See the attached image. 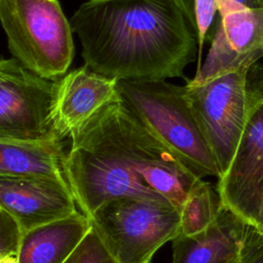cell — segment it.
I'll use <instances>...</instances> for the list:
<instances>
[{
	"label": "cell",
	"mask_w": 263,
	"mask_h": 263,
	"mask_svg": "<svg viewBox=\"0 0 263 263\" xmlns=\"http://www.w3.org/2000/svg\"><path fill=\"white\" fill-rule=\"evenodd\" d=\"M70 24L84 65L117 80L183 77L198 54L196 36L179 0H89Z\"/></svg>",
	"instance_id": "6da1fadb"
},
{
	"label": "cell",
	"mask_w": 263,
	"mask_h": 263,
	"mask_svg": "<svg viewBox=\"0 0 263 263\" xmlns=\"http://www.w3.org/2000/svg\"><path fill=\"white\" fill-rule=\"evenodd\" d=\"M91 149L159 193L178 210L201 178L191 172L118 98L68 138Z\"/></svg>",
	"instance_id": "7a4b0ae2"
},
{
	"label": "cell",
	"mask_w": 263,
	"mask_h": 263,
	"mask_svg": "<svg viewBox=\"0 0 263 263\" xmlns=\"http://www.w3.org/2000/svg\"><path fill=\"white\" fill-rule=\"evenodd\" d=\"M117 92L120 101L198 178H220L185 85L166 80H118Z\"/></svg>",
	"instance_id": "3957f363"
},
{
	"label": "cell",
	"mask_w": 263,
	"mask_h": 263,
	"mask_svg": "<svg viewBox=\"0 0 263 263\" xmlns=\"http://www.w3.org/2000/svg\"><path fill=\"white\" fill-rule=\"evenodd\" d=\"M9 51L50 80L64 76L74 57L73 30L58 0H0Z\"/></svg>",
	"instance_id": "277c9868"
},
{
	"label": "cell",
	"mask_w": 263,
	"mask_h": 263,
	"mask_svg": "<svg viewBox=\"0 0 263 263\" xmlns=\"http://www.w3.org/2000/svg\"><path fill=\"white\" fill-rule=\"evenodd\" d=\"M88 218L118 263H151L158 249L180 234V213L170 202L122 197Z\"/></svg>",
	"instance_id": "5b68a950"
},
{
	"label": "cell",
	"mask_w": 263,
	"mask_h": 263,
	"mask_svg": "<svg viewBox=\"0 0 263 263\" xmlns=\"http://www.w3.org/2000/svg\"><path fill=\"white\" fill-rule=\"evenodd\" d=\"M248 70L242 68L200 83L187 80L185 84L189 103L217 162L220 178L234 158L246 124Z\"/></svg>",
	"instance_id": "8992f818"
},
{
	"label": "cell",
	"mask_w": 263,
	"mask_h": 263,
	"mask_svg": "<svg viewBox=\"0 0 263 263\" xmlns=\"http://www.w3.org/2000/svg\"><path fill=\"white\" fill-rule=\"evenodd\" d=\"M57 80L32 72L14 58H0V139L64 140L53 113Z\"/></svg>",
	"instance_id": "52a82bcc"
},
{
	"label": "cell",
	"mask_w": 263,
	"mask_h": 263,
	"mask_svg": "<svg viewBox=\"0 0 263 263\" xmlns=\"http://www.w3.org/2000/svg\"><path fill=\"white\" fill-rule=\"evenodd\" d=\"M248 103L243 132L227 172L218 179L221 202L250 223L263 192V60L246 77Z\"/></svg>",
	"instance_id": "ba28073f"
},
{
	"label": "cell",
	"mask_w": 263,
	"mask_h": 263,
	"mask_svg": "<svg viewBox=\"0 0 263 263\" xmlns=\"http://www.w3.org/2000/svg\"><path fill=\"white\" fill-rule=\"evenodd\" d=\"M217 1L218 23L203 64L188 79L193 83L250 68L263 60V7H249L235 0Z\"/></svg>",
	"instance_id": "9c48e42d"
},
{
	"label": "cell",
	"mask_w": 263,
	"mask_h": 263,
	"mask_svg": "<svg viewBox=\"0 0 263 263\" xmlns=\"http://www.w3.org/2000/svg\"><path fill=\"white\" fill-rule=\"evenodd\" d=\"M0 209L23 232L78 211L66 181L32 176L0 175Z\"/></svg>",
	"instance_id": "30bf717a"
},
{
	"label": "cell",
	"mask_w": 263,
	"mask_h": 263,
	"mask_svg": "<svg viewBox=\"0 0 263 263\" xmlns=\"http://www.w3.org/2000/svg\"><path fill=\"white\" fill-rule=\"evenodd\" d=\"M255 232L248 220L222 203L206 229L172 240V263H240Z\"/></svg>",
	"instance_id": "8fae6325"
},
{
	"label": "cell",
	"mask_w": 263,
	"mask_h": 263,
	"mask_svg": "<svg viewBox=\"0 0 263 263\" xmlns=\"http://www.w3.org/2000/svg\"><path fill=\"white\" fill-rule=\"evenodd\" d=\"M117 81L93 72L85 65L57 80L53 113L62 139H68L101 108L119 98Z\"/></svg>",
	"instance_id": "7c38bea8"
},
{
	"label": "cell",
	"mask_w": 263,
	"mask_h": 263,
	"mask_svg": "<svg viewBox=\"0 0 263 263\" xmlns=\"http://www.w3.org/2000/svg\"><path fill=\"white\" fill-rule=\"evenodd\" d=\"M91 228L81 211L23 232L18 263H64Z\"/></svg>",
	"instance_id": "4fadbf2b"
},
{
	"label": "cell",
	"mask_w": 263,
	"mask_h": 263,
	"mask_svg": "<svg viewBox=\"0 0 263 263\" xmlns=\"http://www.w3.org/2000/svg\"><path fill=\"white\" fill-rule=\"evenodd\" d=\"M64 140L0 139V175L45 177L66 181ZM67 182V181H66Z\"/></svg>",
	"instance_id": "5bb4252c"
},
{
	"label": "cell",
	"mask_w": 263,
	"mask_h": 263,
	"mask_svg": "<svg viewBox=\"0 0 263 263\" xmlns=\"http://www.w3.org/2000/svg\"><path fill=\"white\" fill-rule=\"evenodd\" d=\"M222 202L218 191L199 179L189 190L179 210L180 234L194 235L206 229L216 219Z\"/></svg>",
	"instance_id": "9a60e30c"
},
{
	"label": "cell",
	"mask_w": 263,
	"mask_h": 263,
	"mask_svg": "<svg viewBox=\"0 0 263 263\" xmlns=\"http://www.w3.org/2000/svg\"><path fill=\"white\" fill-rule=\"evenodd\" d=\"M194 31L198 45V67L204 43L209 39L210 30L218 13L217 0H179Z\"/></svg>",
	"instance_id": "2e32d148"
},
{
	"label": "cell",
	"mask_w": 263,
	"mask_h": 263,
	"mask_svg": "<svg viewBox=\"0 0 263 263\" xmlns=\"http://www.w3.org/2000/svg\"><path fill=\"white\" fill-rule=\"evenodd\" d=\"M64 263H118L93 229L90 230Z\"/></svg>",
	"instance_id": "e0dca14e"
},
{
	"label": "cell",
	"mask_w": 263,
	"mask_h": 263,
	"mask_svg": "<svg viewBox=\"0 0 263 263\" xmlns=\"http://www.w3.org/2000/svg\"><path fill=\"white\" fill-rule=\"evenodd\" d=\"M23 231L17 222L0 209V254H17Z\"/></svg>",
	"instance_id": "ac0fdd59"
},
{
	"label": "cell",
	"mask_w": 263,
	"mask_h": 263,
	"mask_svg": "<svg viewBox=\"0 0 263 263\" xmlns=\"http://www.w3.org/2000/svg\"><path fill=\"white\" fill-rule=\"evenodd\" d=\"M240 263H263V237L257 230Z\"/></svg>",
	"instance_id": "d6986e66"
},
{
	"label": "cell",
	"mask_w": 263,
	"mask_h": 263,
	"mask_svg": "<svg viewBox=\"0 0 263 263\" xmlns=\"http://www.w3.org/2000/svg\"><path fill=\"white\" fill-rule=\"evenodd\" d=\"M251 224L255 227V229L259 232V234L263 237V192L259 198V202L254 215V218Z\"/></svg>",
	"instance_id": "ffe728a7"
},
{
	"label": "cell",
	"mask_w": 263,
	"mask_h": 263,
	"mask_svg": "<svg viewBox=\"0 0 263 263\" xmlns=\"http://www.w3.org/2000/svg\"><path fill=\"white\" fill-rule=\"evenodd\" d=\"M0 263H18L17 254H0Z\"/></svg>",
	"instance_id": "44dd1931"
},
{
	"label": "cell",
	"mask_w": 263,
	"mask_h": 263,
	"mask_svg": "<svg viewBox=\"0 0 263 263\" xmlns=\"http://www.w3.org/2000/svg\"><path fill=\"white\" fill-rule=\"evenodd\" d=\"M236 2L249 7H263V0H235Z\"/></svg>",
	"instance_id": "7402d4cb"
}]
</instances>
